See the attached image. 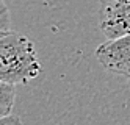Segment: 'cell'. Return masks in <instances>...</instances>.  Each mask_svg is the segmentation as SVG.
Masks as SVG:
<instances>
[{
  "instance_id": "cell-6",
  "label": "cell",
  "mask_w": 130,
  "mask_h": 125,
  "mask_svg": "<svg viewBox=\"0 0 130 125\" xmlns=\"http://www.w3.org/2000/svg\"><path fill=\"white\" fill-rule=\"evenodd\" d=\"M0 125H24V123H22V119L19 116L8 114V116H2V117H0Z\"/></svg>"
},
{
  "instance_id": "cell-5",
  "label": "cell",
  "mask_w": 130,
  "mask_h": 125,
  "mask_svg": "<svg viewBox=\"0 0 130 125\" xmlns=\"http://www.w3.org/2000/svg\"><path fill=\"white\" fill-rule=\"evenodd\" d=\"M10 13H8V8L5 5V2L2 0V13H0V34L11 31L13 28L10 27Z\"/></svg>"
},
{
  "instance_id": "cell-3",
  "label": "cell",
  "mask_w": 130,
  "mask_h": 125,
  "mask_svg": "<svg viewBox=\"0 0 130 125\" xmlns=\"http://www.w3.org/2000/svg\"><path fill=\"white\" fill-rule=\"evenodd\" d=\"M99 28L107 39L130 33V0H102L99 8Z\"/></svg>"
},
{
  "instance_id": "cell-2",
  "label": "cell",
  "mask_w": 130,
  "mask_h": 125,
  "mask_svg": "<svg viewBox=\"0 0 130 125\" xmlns=\"http://www.w3.org/2000/svg\"><path fill=\"white\" fill-rule=\"evenodd\" d=\"M96 58L105 70L124 77L130 83V33L100 44Z\"/></svg>"
},
{
  "instance_id": "cell-1",
  "label": "cell",
  "mask_w": 130,
  "mask_h": 125,
  "mask_svg": "<svg viewBox=\"0 0 130 125\" xmlns=\"http://www.w3.org/2000/svg\"><path fill=\"white\" fill-rule=\"evenodd\" d=\"M42 70L33 42L27 36L8 31L0 34V80L27 84Z\"/></svg>"
},
{
  "instance_id": "cell-4",
  "label": "cell",
  "mask_w": 130,
  "mask_h": 125,
  "mask_svg": "<svg viewBox=\"0 0 130 125\" xmlns=\"http://www.w3.org/2000/svg\"><path fill=\"white\" fill-rule=\"evenodd\" d=\"M16 100V84L0 80V117L11 114Z\"/></svg>"
}]
</instances>
